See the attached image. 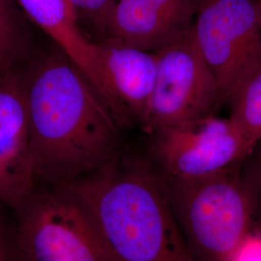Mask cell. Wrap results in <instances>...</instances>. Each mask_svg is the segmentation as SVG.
Masks as SVG:
<instances>
[{
	"mask_svg": "<svg viewBox=\"0 0 261 261\" xmlns=\"http://www.w3.org/2000/svg\"><path fill=\"white\" fill-rule=\"evenodd\" d=\"M29 22L17 0H0V75L32 58Z\"/></svg>",
	"mask_w": 261,
	"mask_h": 261,
	"instance_id": "7c38bea8",
	"label": "cell"
},
{
	"mask_svg": "<svg viewBox=\"0 0 261 261\" xmlns=\"http://www.w3.org/2000/svg\"><path fill=\"white\" fill-rule=\"evenodd\" d=\"M15 214L19 261H112L93 221L63 187H36Z\"/></svg>",
	"mask_w": 261,
	"mask_h": 261,
	"instance_id": "277c9868",
	"label": "cell"
},
{
	"mask_svg": "<svg viewBox=\"0 0 261 261\" xmlns=\"http://www.w3.org/2000/svg\"><path fill=\"white\" fill-rule=\"evenodd\" d=\"M152 134L153 153L162 174L177 180L224 172L252 151L233 122L214 115L164 127Z\"/></svg>",
	"mask_w": 261,
	"mask_h": 261,
	"instance_id": "52a82bcc",
	"label": "cell"
},
{
	"mask_svg": "<svg viewBox=\"0 0 261 261\" xmlns=\"http://www.w3.org/2000/svg\"><path fill=\"white\" fill-rule=\"evenodd\" d=\"M28 20L51 39L92 84L109 107L122 129L130 119L115 99L107 81L95 42L89 41L80 28L69 0H17Z\"/></svg>",
	"mask_w": 261,
	"mask_h": 261,
	"instance_id": "30bf717a",
	"label": "cell"
},
{
	"mask_svg": "<svg viewBox=\"0 0 261 261\" xmlns=\"http://www.w3.org/2000/svg\"><path fill=\"white\" fill-rule=\"evenodd\" d=\"M161 175L196 260H228L249 234L251 220L250 197L233 168L194 180Z\"/></svg>",
	"mask_w": 261,
	"mask_h": 261,
	"instance_id": "3957f363",
	"label": "cell"
},
{
	"mask_svg": "<svg viewBox=\"0 0 261 261\" xmlns=\"http://www.w3.org/2000/svg\"><path fill=\"white\" fill-rule=\"evenodd\" d=\"M95 44L115 99L130 121L142 126L157 80V55L114 38H103Z\"/></svg>",
	"mask_w": 261,
	"mask_h": 261,
	"instance_id": "8fae6325",
	"label": "cell"
},
{
	"mask_svg": "<svg viewBox=\"0 0 261 261\" xmlns=\"http://www.w3.org/2000/svg\"><path fill=\"white\" fill-rule=\"evenodd\" d=\"M20 77L37 186L64 185L121 152V127L61 49L33 57Z\"/></svg>",
	"mask_w": 261,
	"mask_h": 261,
	"instance_id": "6da1fadb",
	"label": "cell"
},
{
	"mask_svg": "<svg viewBox=\"0 0 261 261\" xmlns=\"http://www.w3.org/2000/svg\"><path fill=\"white\" fill-rule=\"evenodd\" d=\"M229 119L253 150L261 140V65L239 84L228 98Z\"/></svg>",
	"mask_w": 261,
	"mask_h": 261,
	"instance_id": "4fadbf2b",
	"label": "cell"
},
{
	"mask_svg": "<svg viewBox=\"0 0 261 261\" xmlns=\"http://www.w3.org/2000/svg\"><path fill=\"white\" fill-rule=\"evenodd\" d=\"M77 21L87 22L98 32L112 0H69Z\"/></svg>",
	"mask_w": 261,
	"mask_h": 261,
	"instance_id": "5bb4252c",
	"label": "cell"
},
{
	"mask_svg": "<svg viewBox=\"0 0 261 261\" xmlns=\"http://www.w3.org/2000/svg\"><path fill=\"white\" fill-rule=\"evenodd\" d=\"M225 99L261 65V19L253 0H200L192 28Z\"/></svg>",
	"mask_w": 261,
	"mask_h": 261,
	"instance_id": "5b68a950",
	"label": "cell"
},
{
	"mask_svg": "<svg viewBox=\"0 0 261 261\" xmlns=\"http://www.w3.org/2000/svg\"><path fill=\"white\" fill-rule=\"evenodd\" d=\"M200 0H112L98 32L158 53L187 36Z\"/></svg>",
	"mask_w": 261,
	"mask_h": 261,
	"instance_id": "ba28073f",
	"label": "cell"
},
{
	"mask_svg": "<svg viewBox=\"0 0 261 261\" xmlns=\"http://www.w3.org/2000/svg\"><path fill=\"white\" fill-rule=\"evenodd\" d=\"M257 7H258V10H259V15H260L261 19V1L257 2Z\"/></svg>",
	"mask_w": 261,
	"mask_h": 261,
	"instance_id": "e0dca14e",
	"label": "cell"
},
{
	"mask_svg": "<svg viewBox=\"0 0 261 261\" xmlns=\"http://www.w3.org/2000/svg\"><path fill=\"white\" fill-rule=\"evenodd\" d=\"M158 74L142 128L155 130L213 115L225 99L193 32L156 53Z\"/></svg>",
	"mask_w": 261,
	"mask_h": 261,
	"instance_id": "8992f818",
	"label": "cell"
},
{
	"mask_svg": "<svg viewBox=\"0 0 261 261\" xmlns=\"http://www.w3.org/2000/svg\"><path fill=\"white\" fill-rule=\"evenodd\" d=\"M36 187L18 70L0 75V205L15 212Z\"/></svg>",
	"mask_w": 261,
	"mask_h": 261,
	"instance_id": "9c48e42d",
	"label": "cell"
},
{
	"mask_svg": "<svg viewBox=\"0 0 261 261\" xmlns=\"http://www.w3.org/2000/svg\"><path fill=\"white\" fill-rule=\"evenodd\" d=\"M103 238L112 261H197L169 203L161 173L121 152L64 185Z\"/></svg>",
	"mask_w": 261,
	"mask_h": 261,
	"instance_id": "7a4b0ae2",
	"label": "cell"
},
{
	"mask_svg": "<svg viewBox=\"0 0 261 261\" xmlns=\"http://www.w3.org/2000/svg\"><path fill=\"white\" fill-rule=\"evenodd\" d=\"M260 168H261V156H260Z\"/></svg>",
	"mask_w": 261,
	"mask_h": 261,
	"instance_id": "ac0fdd59",
	"label": "cell"
},
{
	"mask_svg": "<svg viewBox=\"0 0 261 261\" xmlns=\"http://www.w3.org/2000/svg\"><path fill=\"white\" fill-rule=\"evenodd\" d=\"M227 261H261V235L248 234Z\"/></svg>",
	"mask_w": 261,
	"mask_h": 261,
	"instance_id": "9a60e30c",
	"label": "cell"
},
{
	"mask_svg": "<svg viewBox=\"0 0 261 261\" xmlns=\"http://www.w3.org/2000/svg\"><path fill=\"white\" fill-rule=\"evenodd\" d=\"M3 206L0 205V208ZM0 261H19L17 249L15 226L12 231L8 229L0 217Z\"/></svg>",
	"mask_w": 261,
	"mask_h": 261,
	"instance_id": "2e32d148",
	"label": "cell"
}]
</instances>
